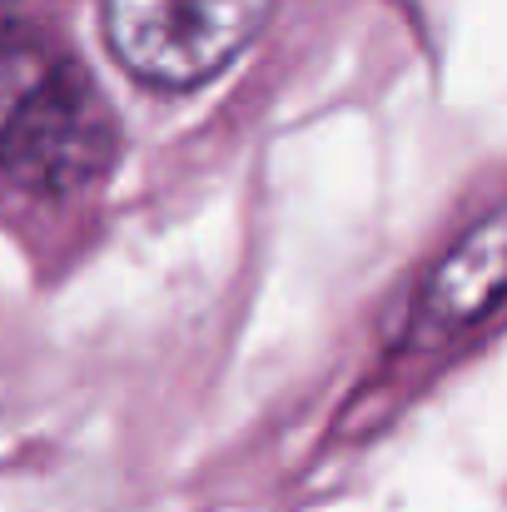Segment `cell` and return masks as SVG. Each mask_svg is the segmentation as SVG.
Masks as SVG:
<instances>
[{"mask_svg":"<svg viewBox=\"0 0 507 512\" xmlns=\"http://www.w3.org/2000/svg\"><path fill=\"white\" fill-rule=\"evenodd\" d=\"M20 5H25V0H0V35H10V25H15Z\"/></svg>","mask_w":507,"mask_h":512,"instance_id":"obj_4","label":"cell"},{"mask_svg":"<svg viewBox=\"0 0 507 512\" xmlns=\"http://www.w3.org/2000/svg\"><path fill=\"white\" fill-rule=\"evenodd\" d=\"M507 284V214L488 209L468 234L453 239V249L428 269L413 334L418 339H448L498 314Z\"/></svg>","mask_w":507,"mask_h":512,"instance_id":"obj_3","label":"cell"},{"mask_svg":"<svg viewBox=\"0 0 507 512\" xmlns=\"http://www.w3.org/2000/svg\"><path fill=\"white\" fill-rule=\"evenodd\" d=\"M115 145L120 130L105 95L75 60L60 55L40 65V75L0 120V170L35 194H70L95 184L115 165Z\"/></svg>","mask_w":507,"mask_h":512,"instance_id":"obj_1","label":"cell"},{"mask_svg":"<svg viewBox=\"0 0 507 512\" xmlns=\"http://www.w3.org/2000/svg\"><path fill=\"white\" fill-rule=\"evenodd\" d=\"M274 0H105L115 60L160 90H194L239 60Z\"/></svg>","mask_w":507,"mask_h":512,"instance_id":"obj_2","label":"cell"}]
</instances>
